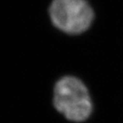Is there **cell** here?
Instances as JSON below:
<instances>
[{
	"label": "cell",
	"instance_id": "obj_1",
	"mask_svg": "<svg viewBox=\"0 0 123 123\" xmlns=\"http://www.w3.org/2000/svg\"><path fill=\"white\" fill-rule=\"evenodd\" d=\"M52 106L70 123H82L90 118L93 103L90 91L79 77L64 75L58 80L52 91Z\"/></svg>",
	"mask_w": 123,
	"mask_h": 123
},
{
	"label": "cell",
	"instance_id": "obj_2",
	"mask_svg": "<svg viewBox=\"0 0 123 123\" xmlns=\"http://www.w3.org/2000/svg\"><path fill=\"white\" fill-rule=\"evenodd\" d=\"M48 15L54 29L70 37L86 33L94 18L87 0H51Z\"/></svg>",
	"mask_w": 123,
	"mask_h": 123
}]
</instances>
